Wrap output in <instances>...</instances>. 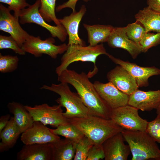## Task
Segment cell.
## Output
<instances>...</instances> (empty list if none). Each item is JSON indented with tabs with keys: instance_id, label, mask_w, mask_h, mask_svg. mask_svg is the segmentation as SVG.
<instances>
[{
	"instance_id": "1",
	"label": "cell",
	"mask_w": 160,
	"mask_h": 160,
	"mask_svg": "<svg viewBox=\"0 0 160 160\" xmlns=\"http://www.w3.org/2000/svg\"><path fill=\"white\" fill-rule=\"evenodd\" d=\"M85 73H79L68 68L58 76L57 80L72 85L91 115L110 119L111 109L100 96Z\"/></svg>"
},
{
	"instance_id": "2",
	"label": "cell",
	"mask_w": 160,
	"mask_h": 160,
	"mask_svg": "<svg viewBox=\"0 0 160 160\" xmlns=\"http://www.w3.org/2000/svg\"><path fill=\"white\" fill-rule=\"evenodd\" d=\"M68 119L93 145H102L107 139L124 130L110 119L95 116Z\"/></svg>"
},
{
	"instance_id": "3",
	"label": "cell",
	"mask_w": 160,
	"mask_h": 160,
	"mask_svg": "<svg viewBox=\"0 0 160 160\" xmlns=\"http://www.w3.org/2000/svg\"><path fill=\"white\" fill-rule=\"evenodd\" d=\"M121 133L129 146L132 160H160L156 142L145 132L124 130Z\"/></svg>"
},
{
	"instance_id": "4",
	"label": "cell",
	"mask_w": 160,
	"mask_h": 160,
	"mask_svg": "<svg viewBox=\"0 0 160 160\" xmlns=\"http://www.w3.org/2000/svg\"><path fill=\"white\" fill-rule=\"evenodd\" d=\"M68 84L63 82L58 84H52L50 86L44 85L40 89L52 91L59 95L60 97L56 101L62 107L65 108L66 111L63 113V115L67 119L91 115L79 95L72 92Z\"/></svg>"
},
{
	"instance_id": "5",
	"label": "cell",
	"mask_w": 160,
	"mask_h": 160,
	"mask_svg": "<svg viewBox=\"0 0 160 160\" xmlns=\"http://www.w3.org/2000/svg\"><path fill=\"white\" fill-rule=\"evenodd\" d=\"M108 53L102 43L95 46H86L78 44L68 45L67 50L61 58L60 65L56 68V73L57 76L59 75L74 62H90L95 65L93 73L94 75L97 71L96 66L97 58L101 55H107Z\"/></svg>"
},
{
	"instance_id": "6",
	"label": "cell",
	"mask_w": 160,
	"mask_h": 160,
	"mask_svg": "<svg viewBox=\"0 0 160 160\" xmlns=\"http://www.w3.org/2000/svg\"><path fill=\"white\" fill-rule=\"evenodd\" d=\"M55 43V40L52 37L43 40L39 36H35L30 35L22 48L26 53H30L36 57H40L44 54L55 59L58 55L66 51L68 45L64 43L57 45L54 44Z\"/></svg>"
},
{
	"instance_id": "7",
	"label": "cell",
	"mask_w": 160,
	"mask_h": 160,
	"mask_svg": "<svg viewBox=\"0 0 160 160\" xmlns=\"http://www.w3.org/2000/svg\"><path fill=\"white\" fill-rule=\"evenodd\" d=\"M138 111L128 105L112 109L110 119L124 130L145 132L148 122L139 116Z\"/></svg>"
},
{
	"instance_id": "8",
	"label": "cell",
	"mask_w": 160,
	"mask_h": 160,
	"mask_svg": "<svg viewBox=\"0 0 160 160\" xmlns=\"http://www.w3.org/2000/svg\"><path fill=\"white\" fill-rule=\"evenodd\" d=\"M34 121H39L45 125L55 128L69 122V119L63 115L62 106L59 105L50 106L47 103L34 106L25 105Z\"/></svg>"
},
{
	"instance_id": "9",
	"label": "cell",
	"mask_w": 160,
	"mask_h": 160,
	"mask_svg": "<svg viewBox=\"0 0 160 160\" xmlns=\"http://www.w3.org/2000/svg\"><path fill=\"white\" fill-rule=\"evenodd\" d=\"M40 5V0H37L33 4L23 9L19 15L20 23L22 24H36L47 30L53 37L57 38L62 42L65 41L68 34L64 27L61 24L53 26L47 23L39 12Z\"/></svg>"
},
{
	"instance_id": "10",
	"label": "cell",
	"mask_w": 160,
	"mask_h": 160,
	"mask_svg": "<svg viewBox=\"0 0 160 160\" xmlns=\"http://www.w3.org/2000/svg\"><path fill=\"white\" fill-rule=\"evenodd\" d=\"M8 8L0 4V30L10 34L22 47L30 35L20 24L19 17L12 15Z\"/></svg>"
},
{
	"instance_id": "11",
	"label": "cell",
	"mask_w": 160,
	"mask_h": 160,
	"mask_svg": "<svg viewBox=\"0 0 160 160\" xmlns=\"http://www.w3.org/2000/svg\"><path fill=\"white\" fill-rule=\"evenodd\" d=\"M60 139L41 122L34 121L31 125L22 133L20 139L24 144L49 143Z\"/></svg>"
},
{
	"instance_id": "12",
	"label": "cell",
	"mask_w": 160,
	"mask_h": 160,
	"mask_svg": "<svg viewBox=\"0 0 160 160\" xmlns=\"http://www.w3.org/2000/svg\"><path fill=\"white\" fill-rule=\"evenodd\" d=\"M109 58L116 64L122 66L134 78L139 87L149 85L148 79L151 76L160 75V69L154 66L143 67L136 64L115 57L108 53Z\"/></svg>"
},
{
	"instance_id": "13",
	"label": "cell",
	"mask_w": 160,
	"mask_h": 160,
	"mask_svg": "<svg viewBox=\"0 0 160 160\" xmlns=\"http://www.w3.org/2000/svg\"><path fill=\"white\" fill-rule=\"evenodd\" d=\"M93 84L100 96L111 109L128 105L129 95L111 82L103 83L96 81Z\"/></svg>"
},
{
	"instance_id": "14",
	"label": "cell",
	"mask_w": 160,
	"mask_h": 160,
	"mask_svg": "<svg viewBox=\"0 0 160 160\" xmlns=\"http://www.w3.org/2000/svg\"><path fill=\"white\" fill-rule=\"evenodd\" d=\"M121 132L107 139L102 144L105 160H127L131 152L128 145L124 143Z\"/></svg>"
},
{
	"instance_id": "15",
	"label": "cell",
	"mask_w": 160,
	"mask_h": 160,
	"mask_svg": "<svg viewBox=\"0 0 160 160\" xmlns=\"http://www.w3.org/2000/svg\"><path fill=\"white\" fill-rule=\"evenodd\" d=\"M107 42L110 47L121 48L126 50L133 59L142 52L139 44L129 38L125 27H114Z\"/></svg>"
},
{
	"instance_id": "16",
	"label": "cell",
	"mask_w": 160,
	"mask_h": 160,
	"mask_svg": "<svg viewBox=\"0 0 160 160\" xmlns=\"http://www.w3.org/2000/svg\"><path fill=\"white\" fill-rule=\"evenodd\" d=\"M160 103V90L144 91L137 89L129 95L128 105L143 111L156 109Z\"/></svg>"
},
{
	"instance_id": "17",
	"label": "cell",
	"mask_w": 160,
	"mask_h": 160,
	"mask_svg": "<svg viewBox=\"0 0 160 160\" xmlns=\"http://www.w3.org/2000/svg\"><path fill=\"white\" fill-rule=\"evenodd\" d=\"M107 77L108 81L129 95L138 88L134 78L120 65H117L109 71Z\"/></svg>"
},
{
	"instance_id": "18",
	"label": "cell",
	"mask_w": 160,
	"mask_h": 160,
	"mask_svg": "<svg viewBox=\"0 0 160 160\" xmlns=\"http://www.w3.org/2000/svg\"><path fill=\"white\" fill-rule=\"evenodd\" d=\"M86 12L84 5H82L78 12H72L69 15L59 19V22L65 29L68 37V45L78 44L85 46V42L79 36L78 29L80 22Z\"/></svg>"
},
{
	"instance_id": "19",
	"label": "cell",
	"mask_w": 160,
	"mask_h": 160,
	"mask_svg": "<svg viewBox=\"0 0 160 160\" xmlns=\"http://www.w3.org/2000/svg\"><path fill=\"white\" fill-rule=\"evenodd\" d=\"M17 160H51L49 143L24 145L17 155Z\"/></svg>"
},
{
	"instance_id": "20",
	"label": "cell",
	"mask_w": 160,
	"mask_h": 160,
	"mask_svg": "<svg viewBox=\"0 0 160 160\" xmlns=\"http://www.w3.org/2000/svg\"><path fill=\"white\" fill-rule=\"evenodd\" d=\"M76 143L65 138L49 143L51 160H71L75 153Z\"/></svg>"
},
{
	"instance_id": "21",
	"label": "cell",
	"mask_w": 160,
	"mask_h": 160,
	"mask_svg": "<svg viewBox=\"0 0 160 160\" xmlns=\"http://www.w3.org/2000/svg\"><path fill=\"white\" fill-rule=\"evenodd\" d=\"M9 112L13 115L15 123L21 133L29 128L34 122L30 114L25 105L15 101L7 105Z\"/></svg>"
},
{
	"instance_id": "22",
	"label": "cell",
	"mask_w": 160,
	"mask_h": 160,
	"mask_svg": "<svg viewBox=\"0 0 160 160\" xmlns=\"http://www.w3.org/2000/svg\"><path fill=\"white\" fill-rule=\"evenodd\" d=\"M135 17L136 21L143 26L147 33L153 31L160 33V12L147 6L140 10Z\"/></svg>"
},
{
	"instance_id": "23",
	"label": "cell",
	"mask_w": 160,
	"mask_h": 160,
	"mask_svg": "<svg viewBox=\"0 0 160 160\" xmlns=\"http://www.w3.org/2000/svg\"><path fill=\"white\" fill-rule=\"evenodd\" d=\"M22 134L13 117H11L7 125L0 133V152H4L12 148Z\"/></svg>"
},
{
	"instance_id": "24",
	"label": "cell",
	"mask_w": 160,
	"mask_h": 160,
	"mask_svg": "<svg viewBox=\"0 0 160 160\" xmlns=\"http://www.w3.org/2000/svg\"><path fill=\"white\" fill-rule=\"evenodd\" d=\"M83 26L87 32L88 42L91 46L107 42L114 28L110 25H90L84 23Z\"/></svg>"
},
{
	"instance_id": "25",
	"label": "cell",
	"mask_w": 160,
	"mask_h": 160,
	"mask_svg": "<svg viewBox=\"0 0 160 160\" xmlns=\"http://www.w3.org/2000/svg\"><path fill=\"white\" fill-rule=\"evenodd\" d=\"M50 129L54 134L63 136L65 138L71 140L76 143L84 136L80 130L69 121L55 129Z\"/></svg>"
},
{
	"instance_id": "26",
	"label": "cell",
	"mask_w": 160,
	"mask_h": 160,
	"mask_svg": "<svg viewBox=\"0 0 160 160\" xmlns=\"http://www.w3.org/2000/svg\"><path fill=\"white\" fill-rule=\"evenodd\" d=\"M40 1L41 5L39 12L44 20L48 23L53 21L56 25H60L55 14L56 0Z\"/></svg>"
},
{
	"instance_id": "27",
	"label": "cell",
	"mask_w": 160,
	"mask_h": 160,
	"mask_svg": "<svg viewBox=\"0 0 160 160\" xmlns=\"http://www.w3.org/2000/svg\"><path fill=\"white\" fill-rule=\"evenodd\" d=\"M125 28L129 38L137 43H139L147 33L143 26L137 21L128 24Z\"/></svg>"
},
{
	"instance_id": "28",
	"label": "cell",
	"mask_w": 160,
	"mask_h": 160,
	"mask_svg": "<svg viewBox=\"0 0 160 160\" xmlns=\"http://www.w3.org/2000/svg\"><path fill=\"white\" fill-rule=\"evenodd\" d=\"M19 59L17 56L3 55L0 53V72L2 73L12 72L18 66Z\"/></svg>"
},
{
	"instance_id": "29",
	"label": "cell",
	"mask_w": 160,
	"mask_h": 160,
	"mask_svg": "<svg viewBox=\"0 0 160 160\" xmlns=\"http://www.w3.org/2000/svg\"><path fill=\"white\" fill-rule=\"evenodd\" d=\"M93 145L91 141L84 136L76 144L73 160H87L90 148Z\"/></svg>"
},
{
	"instance_id": "30",
	"label": "cell",
	"mask_w": 160,
	"mask_h": 160,
	"mask_svg": "<svg viewBox=\"0 0 160 160\" xmlns=\"http://www.w3.org/2000/svg\"><path fill=\"white\" fill-rule=\"evenodd\" d=\"M10 49L20 55H24L25 52L16 41L11 36L0 35V49Z\"/></svg>"
},
{
	"instance_id": "31",
	"label": "cell",
	"mask_w": 160,
	"mask_h": 160,
	"mask_svg": "<svg viewBox=\"0 0 160 160\" xmlns=\"http://www.w3.org/2000/svg\"><path fill=\"white\" fill-rule=\"evenodd\" d=\"M139 44L142 52H146L151 48L160 44V33H146Z\"/></svg>"
},
{
	"instance_id": "32",
	"label": "cell",
	"mask_w": 160,
	"mask_h": 160,
	"mask_svg": "<svg viewBox=\"0 0 160 160\" xmlns=\"http://www.w3.org/2000/svg\"><path fill=\"white\" fill-rule=\"evenodd\" d=\"M156 118L148 122L145 132L156 142L160 143V113Z\"/></svg>"
},
{
	"instance_id": "33",
	"label": "cell",
	"mask_w": 160,
	"mask_h": 160,
	"mask_svg": "<svg viewBox=\"0 0 160 160\" xmlns=\"http://www.w3.org/2000/svg\"><path fill=\"white\" fill-rule=\"evenodd\" d=\"M26 0H0V2L7 4L8 8L10 10L14 12V15L19 17L21 11L29 5Z\"/></svg>"
},
{
	"instance_id": "34",
	"label": "cell",
	"mask_w": 160,
	"mask_h": 160,
	"mask_svg": "<svg viewBox=\"0 0 160 160\" xmlns=\"http://www.w3.org/2000/svg\"><path fill=\"white\" fill-rule=\"evenodd\" d=\"M105 157L102 145H93L89 150L87 160H99Z\"/></svg>"
},
{
	"instance_id": "35",
	"label": "cell",
	"mask_w": 160,
	"mask_h": 160,
	"mask_svg": "<svg viewBox=\"0 0 160 160\" xmlns=\"http://www.w3.org/2000/svg\"><path fill=\"white\" fill-rule=\"evenodd\" d=\"M79 0H68L67 1L60 5L57 6L55 9V11L58 12L61 10L66 8H71L73 11L72 12H74L76 11L75 9V7L77 2ZM86 2L91 0H83Z\"/></svg>"
},
{
	"instance_id": "36",
	"label": "cell",
	"mask_w": 160,
	"mask_h": 160,
	"mask_svg": "<svg viewBox=\"0 0 160 160\" xmlns=\"http://www.w3.org/2000/svg\"><path fill=\"white\" fill-rule=\"evenodd\" d=\"M147 3L150 8L160 12V0H147Z\"/></svg>"
},
{
	"instance_id": "37",
	"label": "cell",
	"mask_w": 160,
	"mask_h": 160,
	"mask_svg": "<svg viewBox=\"0 0 160 160\" xmlns=\"http://www.w3.org/2000/svg\"><path fill=\"white\" fill-rule=\"evenodd\" d=\"M11 116L8 114L2 116L0 118V133L7 124Z\"/></svg>"
},
{
	"instance_id": "38",
	"label": "cell",
	"mask_w": 160,
	"mask_h": 160,
	"mask_svg": "<svg viewBox=\"0 0 160 160\" xmlns=\"http://www.w3.org/2000/svg\"><path fill=\"white\" fill-rule=\"evenodd\" d=\"M156 110V113L157 114L160 113V103Z\"/></svg>"
}]
</instances>
